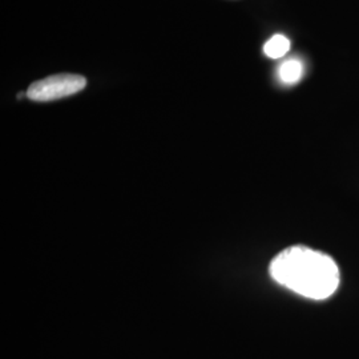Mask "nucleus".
I'll return each instance as SVG.
<instances>
[{
	"label": "nucleus",
	"mask_w": 359,
	"mask_h": 359,
	"mask_svg": "<svg viewBox=\"0 0 359 359\" xmlns=\"http://www.w3.org/2000/svg\"><path fill=\"white\" fill-rule=\"evenodd\" d=\"M269 271L276 283L316 301L332 297L341 280L332 257L302 245L290 246L274 257Z\"/></svg>",
	"instance_id": "obj_1"
},
{
	"label": "nucleus",
	"mask_w": 359,
	"mask_h": 359,
	"mask_svg": "<svg viewBox=\"0 0 359 359\" xmlns=\"http://www.w3.org/2000/svg\"><path fill=\"white\" fill-rule=\"evenodd\" d=\"M86 86V77L72 74H59L32 83L27 90V97L34 102H53L72 96L84 90Z\"/></svg>",
	"instance_id": "obj_2"
},
{
	"label": "nucleus",
	"mask_w": 359,
	"mask_h": 359,
	"mask_svg": "<svg viewBox=\"0 0 359 359\" xmlns=\"http://www.w3.org/2000/svg\"><path fill=\"white\" fill-rule=\"evenodd\" d=\"M304 76V65L297 59L283 62L278 68V77L285 84H295Z\"/></svg>",
	"instance_id": "obj_3"
},
{
	"label": "nucleus",
	"mask_w": 359,
	"mask_h": 359,
	"mask_svg": "<svg viewBox=\"0 0 359 359\" xmlns=\"http://www.w3.org/2000/svg\"><path fill=\"white\" fill-rule=\"evenodd\" d=\"M289 50H290L289 39L280 34L270 38L264 46V52L270 59H280L285 56Z\"/></svg>",
	"instance_id": "obj_4"
}]
</instances>
